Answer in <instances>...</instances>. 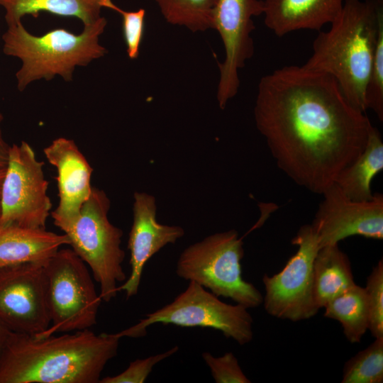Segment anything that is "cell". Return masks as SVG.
Here are the masks:
<instances>
[{
	"mask_svg": "<svg viewBox=\"0 0 383 383\" xmlns=\"http://www.w3.org/2000/svg\"><path fill=\"white\" fill-rule=\"evenodd\" d=\"M345 364L342 383L383 382V338H377Z\"/></svg>",
	"mask_w": 383,
	"mask_h": 383,
	"instance_id": "23",
	"label": "cell"
},
{
	"mask_svg": "<svg viewBox=\"0 0 383 383\" xmlns=\"http://www.w3.org/2000/svg\"><path fill=\"white\" fill-rule=\"evenodd\" d=\"M315 218L311 224L319 247L338 244L350 236L383 238V196L374 194L367 201L348 198L333 183L321 194Z\"/></svg>",
	"mask_w": 383,
	"mask_h": 383,
	"instance_id": "13",
	"label": "cell"
},
{
	"mask_svg": "<svg viewBox=\"0 0 383 383\" xmlns=\"http://www.w3.org/2000/svg\"><path fill=\"white\" fill-rule=\"evenodd\" d=\"M243 256V238L235 230L216 233L185 248L177 260L176 273L218 297L230 298L247 309L256 308L262 304L263 296L242 277Z\"/></svg>",
	"mask_w": 383,
	"mask_h": 383,
	"instance_id": "5",
	"label": "cell"
},
{
	"mask_svg": "<svg viewBox=\"0 0 383 383\" xmlns=\"http://www.w3.org/2000/svg\"><path fill=\"white\" fill-rule=\"evenodd\" d=\"M355 284L350 260L338 244L320 248L313 265V292L318 309Z\"/></svg>",
	"mask_w": 383,
	"mask_h": 383,
	"instance_id": "18",
	"label": "cell"
},
{
	"mask_svg": "<svg viewBox=\"0 0 383 383\" xmlns=\"http://www.w3.org/2000/svg\"><path fill=\"white\" fill-rule=\"evenodd\" d=\"M248 309L238 304H226L202 286L189 281L187 287L172 302L147 313L138 323L116 335L120 338H140L146 335L151 325L172 324L218 330L225 337L243 345L253 337V319Z\"/></svg>",
	"mask_w": 383,
	"mask_h": 383,
	"instance_id": "8",
	"label": "cell"
},
{
	"mask_svg": "<svg viewBox=\"0 0 383 383\" xmlns=\"http://www.w3.org/2000/svg\"><path fill=\"white\" fill-rule=\"evenodd\" d=\"M0 213H1V210H0Z\"/></svg>",
	"mask_w": 383,
	"mask_h": 383,
	"instance_id": "32",
	"label": "cell"
},
{
	"mask_svg": "<svg viewBox=\"0 0 383 383\" xmlns=\"http://www.w3.org/2000/svg\"><path fill=\"white\" fill-rule=\"evenodd\" d=\"M101 0H0L5 9V21L9 26L21 21L26 15L37 17L40 11L79 18L84 26L101 17Z\"/></svg>",
	"mask_w": 383,
	"mask_h": 383,
	"instance_id": "20",
	"label": "cell"
},
{
	"mask_svg": "<svg viewBox=\"0 0 383 383\" xmlns=\"http://www.w3.org/2000/svg\"><path fill=\"white\" fill-rule=\"evenodd\" d=\"M366 110H372L383 121V24L378 31L373 61L365 93Z\"/></svg>",
	"mask_w": 383,
	"mask_h": 383,
	"instance_id": "25",
	"label": "cell"
},
{
	"mask_svg": "<svg viewBox=\"0 0 383 383\" xmlns=\"http://www.w3.org/2000/svg\"><path fill=\"white\" fill-rule=\"evenodd\" d=\"M133 199V224L128 242L131 271L129 277L118 287L128 299L138 294L144 266L150 258L184 235L181 226L157 222L155 198L152 195L136 192Z\"/></svg>",
	"mask_w": 383,
	"mask_h": 383,
	"instance_id": "15",
	"label": "cell"
},
{
	"mask_svg": "<svg viewBox=\"0 0 383 383\" xmlns=\"http://www.w3.org/2000/svg\"><path fill=\"white\" fill-rule=\"evenodd\" d=\"M167 22L192 32L212 28L213 13L217 0H155Z\"/></svg>",
	"mask_w": 383,
	"mask_h": 383,
	"instance_id": "22",
	"label": "cell"
},
{
	"mask_svg": "<svg viewBox=\"0 0 383 383\" xmlns=\"http://www.w3.org/2000/svg\"><path fill=\"white\" fill-rule=\"evenodd\" d=\"M50 325L37 337L89 329L102 301L86 263L72 248L59 249L45 264Z\"/></svg>",
	"mask_w": 383,
	"mask_h": 383,
	"instance_id": "7",
	"label": "cell"
},
{
	"mask_svg": "<svg viewBox=\"0 0 383 383\" xmlns=\"http://www.w3.org/2000/svg\"><path fill=\"white\" fill-rule=\"evenodd\" d=\"M13 332L0 321V361L6 350Z\"/></svg>",
	"mask_w": 383,
	"mask_h": 383,
	"instance_id": "30",
	"label": "cell"
},
{
	"mask_svg": "<svg viewBox=\"0 0 383 383\" xmlns=\"http://www.w3.org/2000/svg\"><path fill=\"white\" fill-rule=\"evenodd\" d=\"M43 166L27 142L11 145L0 194V225L45 228L52 203Z\"/></svg>",
	"mask_w": 383,
	"mask_h": 383,
	"instance_id": "9",
	"label": "cell"
},
{
	"mask_svg": "<svg viewBox=\"0 0 383 383\" xmlns=\"http://www.w3.org/2000/svg\"><path fill=\"white\" fill-rule=\"evenodd\" d=\"M111 201L106 192L94 187L75 222L64 233L69 245L91 270L99 284L102 301L117 295L118 284L126 280L123 268L125 252L121 248L123 231L108 218Z\"/></svg>",
	"mask_w": 383,
	"mask_h": 383,
	"instance_id": "6",
	"label": "cell"
},
{
	"mask_svg": "<svg viewBox=\"0 0 383 383\" xmlns=\"http://www.w3.org/2000/svg\"><path fill=\"white\" fill-rule=\"evenodd\" d=\"M179 350L174 346L170 350L143 359H137L130 362L129 366L121 373L104 377L100 383H143L144 382L154 366L162 360L172 356Z\"/></svg>",
	"mask_w": 383,
	"mask_h": 383,
	"instance_id": "28",
	"label": "cell"
},
{
	"mask_svg": "<svg viewBox=\"0 0 383 383\" xmlns=\"http://www.w3.org/2000/svg\"><path fill=\"white\" fill-rule=\"evenodd\" d=\"M383 170V141L378 129L370 127L365 148L350 165L343 170L335 184L349 199L367 201L373 197L372 179Z\"/></svg>",
	"mask_w": 383,
	"mask_h": 383,
	"instance_id": "19",
	"label": "cell"
},
{
	"mask_svg": "<svg viewBox=\"0 0 383 383\" xmlns=\"http://www.w3.org/2000/svg\"><path fill=\"white\" fill-rule=\"evenodd\" d=\"M254 118L278 167L318 194L360 155L372 126L333 77L302 65L260 79Z\"/></svg>",
	"mask_w": 383,
	"mask_h": 383,
	"instance_id": "1",
	"label": "cell"
},
{
	"mask_svg": "<svg viewBox=\"0 0 383 383\" xmlns=\"http://www.w3.org/2000/svg\"><path fill=\"white\" fill-rule=\"evenodd\" d=\"M100 5L102 8L111 9L122 16L127 55L131 60L137 59L144 34L145 10L139 9L137 11H127L116 5L112 0H101Z\"/></svg>",
	"mask_w": 383,
	"mask_h": 383,
	"instance_id": "26",
	"label": "cell"
},
{
	"mask_svg": "<svg viewBox=\"0 0 383 383\" xmlns=\"http://www.w3.org/2000/svg\"><path fill=\"white\" fill-rule=\"evenodd\" d=\"M202 358L211 370L216 383H250L243 372L238 360L232 352L220 357H214L209 352H204Z\"/></svg>",
	"mask_w": 383,
	"mask_h": 383,
	"instance_id": "27",
	"label": "cell"
},
{
	"mask_svg": "<svg viewBox=\"0 0 383 383\" xmlns=\"http://www.w3.org/2000/svg\"><path fill=\"white\" fill-rule=\"evenodd\" d=\"M324 316L341 323L343 333L351 343L360 342L368 330V310L365 289L357 284L330 301Z\"/></svg>",
	"mask_w": 383,
	"mask_h": 383,
	"instance_id": "21",
	"label": "cell"
},
{
	"mask_svg": "<svg viewBox=\"0 0 383 383\" xmlns=\"http://www.w3.org/2000/svg\"><path fill=\"white\" fill-rule=\"evenodd\" d=\"M5 170H6V168H0V194H1L2 182L4 179V174H5Z\"/></svg>",
	"mask_w": 383,
	"mask_h": 383,
	"instance_id": "31",
	"label": "cell"
},
{
	"mask_svg": "<svg viewBox=\"0 0 383 383\" xmlns=\"http://www.w3.org/2000/svg\"><path fill=\"white\" fill-rule=\"evenodd\" d=\"M382 24L383 0H344L330 29L319 31L302 66L333 77L348 101L365 112V88Z\"/></svg>",
	"mask_w": 383,
	"mask_h": 383,
	"instance_id": "3",
	"label": "cell"
},
{
	"mask_svg": "<svg viewBox=\"0 0 383 383\" xmlns=\"http://www.w3.org/2000/svg\"><path fill=\"white\" fill-rule=\"evenodd\" d=\"M106 24L101 16L84 26L79 34L57 28L40 36L30 33L21 21L9 26L2 35L3 52L22 62L16 73L18 89L23 91L34 81L50 80L57 75L72 81L76 67L87 66L106 54V48L99 43Z\"/></svg>",
	"mask_w": 383,
	"mask_h": 383,
	"instance_id": "4",
	"label": "cell"
},
{
	"mask_svg": "<svg viewBox=\"0 0 383 383\" xmlns=\"http://www.w3.org/2000/svg\"><path fill=\"white\" fill-rule=\"evenodd\" d=\"M45 263L0 268V321L13 333L35 335L50 325Z\"/></svg>",
	"mask_w": 383,
	"mask_h": 383,
	"instance_id": "11",
	"label": "cell"
},
{
	"mask_svg": "<svg viewBox=\"0 0 383 383\" xmlns=\"http://www.w3.org/2000/svg\"><path fill=\"white\" fill-rule=\"evenodd\" d=\"M292 243L298 249L282 270L262 277V303L270 316L296 322L311 318L319 311L313 298V265L320 247L311 224L301 226Z\"/></svg>",
	"mask_w": 383,
	"mask_h": 383,
	"instance_id": "10",
	"label": "cell"
},
{
	"mask_svg": "<svg viewBox=\"0 0 383 383\" xmlns=\"http://www.w3.org/2000/svg\"><path fill=\"white\" fill-rule=\"evenodd\" d=\"M69 243L65 233L15 224L0 225V268L26 262L45 263L60 247Z\"/></svg>",
	"mask_w": 383,
	"mask_h": 383,
	"instance_id": "17",
	"label": "cell"
},
{
	"mask_svg": "<svg viewBox=\"0 0 383 383\" xmlns=\"http://www.w3.org/2000/svg\"><path fill=\"white\" fill-rule=\"evenodd\" d=\"M120 339L89 329L46 337L13 332L0 361V383L99 382Z\"/></svg>",
	"mask_w": 383,
	"mask_h": 383,
	"instance_id": "2",
	"label": "cell"
},
{
	"mask_svg": "<svg viewBox=\"0 0 383 383\" xmlns=\"http://www.w3.org/2000/svg\"><path fill=\"white\" fill-rule=\"evenodd\" d=\"M44 155L57 170L59 202L50 213L53 223L65 232L77 220L93 187V168L73 140L57 138L43 149Z\"/></svg>",
	"mask_w": 383,
	"mask_h": 383,
	"instance_id": "14",
	"label": "cell"
},
{
	"mask_svg": "<svg viewBox=\"0 0 383 383\" xmlns=\"http://www.w3.org/2000/svg\"><path fill=\"white\" fill-rule=\"evenodd\" d=\"M4 116L0 113V168H6L8 164L9 155L10 147L6 141L5 140L2 130H1V123L3 121Z\"/></svg>",
	"mask_w": 383,
	"mask_h": 383,
	"instance_id": "29",
	"label": "cell"
},
{
	"mask_svg": "<svg viewBox=\"0 0 383 383\" xmlns=\"http://www.w3.org/2000/svg\"><path fill=\"white\" fill-rule=\"evenodd\" d=\"M344 0H262L264 22L277 36L299 30L320 31L340 12Z\"/></svg>",
	"mask_w": 383,
	"mask_h": 383,
	"instance_id": "16",
	"label": "cell"
},
{
	"mask_svg": "<svg viewBox=\"0 0 383 383\" xmlns=\"http://www.w3.org/2000/svg\"><path fill=\"white\" fill-rule=\"evenodd\" d=\"M262 13V0H217L212 28L218 31L225 51L224 60L218 64L217 101L221 109L238 91V72L254 54L252 18Z\"/></svg>",
	"mask_w": 383,
	"mask_h": 383,
	"instance_id": "12",
	"label": "cell"
},
{
	"mask_svg": "<svg viewBox=\"0 0 383 383\" xmlns=\"http://www.w3.org/2000/svg\"><path fill=\"white\" fill-rule=\"evenodd\" d=\"M365 292L368 330L374 338H383V261H378L367 277Z\"/></svg>",
	"mask_w": 383,
	"mask_h": 383,
	"instance_id": "24",
	"label": "cell"
}]
</instances>
